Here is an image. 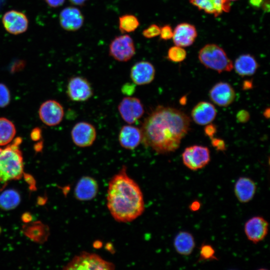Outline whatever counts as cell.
Instances as JSON below:
<instances>
[{
    "label": "cell",
    "instance_id": "1",
    "mask_svg": "<svg viewBox=\"0 0 270 270\" xmlns=\"http://www.w3.org/2000/svg\"><path fill=\"white\" fill-rule=\"evenodd\" d=\"M190 118L174 108L157 106L144 120L142 142L158 154L176 151L190 130Z\"/></svg>",
    "mask_w": 270,
    "mask_h": 270
},
{
    "label": "cell",
    "instance_id": "2",
    "mask_svg": "<svg viewBox=\"0 0 270 270\" xmlns=\"http://www.w3.org/2000/svg\"><path fill=\"white\" fill-rule=\"evenodd\" d=\"M106 204L112 216L117 222L133 221L144 210V202L138 184L127 173L126 166L110 180Z\"/></svg>",
    "mask_w": 270,
    "mask_h": 270
},
{
    "label": "cell",
    "instance_id": "3",
    "mask_svg": "<svg viewBox=\"0 0 270 270\" xmlns=\"http://www.w3.org/2000/svg\"><path fill=\"white\" fill-rule=\"evenodd\" d=\"M20 138L4 148H0V182L18 180L24 172L23 158L19 146Z\"/></svg>",
    "mask_w": 270,
    "mask_h": 270
},
{
    "label": "cell",
    "instance_id": "4",
    "mask_svg": "<svg viewBox=\"0 0 270 270\" xmlns=\"http://www.w3.org/2000/svg\"><path fill=\"white\" fill-rule=\"evenodd\" d=\"M200 62L206 68L218 73L229 72L233 69V62L224 50L214 44H208L199 51Z\"/></svg>",
    "mask_w": 270,
    "mask_h": 270
},
{
    "label": "cell",
    "instance_id": "5",
    "mask_svg": "<svg viewBox=\"0 0 270 270\" xmlns=\"http://www.w3.org/2000/svg\"><path fill=\"white\" fill-rule=\"evenodd\" d=\"M66 270H112L115 265L95 253L82 252L64 268Z\"/></svg>",
    "mask_w": 270,
    "mask_h": 270
},
{
    "label": "cell",
    "instance_id": "6",
    "mask_svg": "<svg viewBox=\"0 0 270 270\" xmlns=\"http://www.w3.org/2000/svg\"><path fill=\"white\" fill-rule=\"evenodd\" d=\"M182 156L184 165L192 170L204 168L210 160V152L208 148L200 145L186 147Z\"/></svg>",
    "mask_w": 270,
    "mask_h": 270
},
{
    "label": "cell",
    "instance_id": "7",
    "mask_svg": "<svg viewBox=\"0 0 270 270\" xmlns=\"http://www.w3.org/2000/svg\"><path fill=\"white\" fill-rule=\"evenodd\" d=\"M135 52L134 41L127 34L116 36L110 45V55L118 62H126L130 60Z\"/></svg>",
    "mask_w": 270,
    "mask_h": 270
},
{
    "label": "cell",
    "instance_id": "8",
    "mask_svg": "<svg viewBox=\"0 0 270 270\" xmlns=\"http://www.w3.org/2000/svg\"><path fill=\"white\" fill-rule=\"evenodd\" d=\"M66 94L71 100L82 102L89 100L93 96L94 91L90 83L86 78L76 76L68 80Z\"/></svg>",
    "mask_w": 270,
    "mask_h": 270
},
{
    "label": "cell",
    "instance_id": "9",
    "mask_svg": "<svg viewBox=\"0 0 270 270\" xmlns=\"http://www.w3.org/2000/svg\"><path fill=\"white\" fill-rule=\"evenodd\" d=\"M118 112L122 120L131 124L140 118L144 112V107L141 100L138 98L127 96L119 103Z\"/></svg>",
    "mask_w": 270,
    "mask_h": 270
},
{
    "label": "cell",
    "instance_id": "10",
    "mask_svg": "<svg viewBox=\"0 0 270 270\" xmlns=\"http://www.w3.org/2000/svg\"><path fill=\"white\" fill-rule=\"evenodd\" d=\"M70 134L74 144L80 148L91 146L94 142L97 134L94 125L86 122H80L76 124Z\"/></svg>",
    "mask_w": 270,
    "mask_h": 270
},
{
    "label": "cell",
    "instance_id": "11",
    "mask_svg": "<svg viewBox=\"0 0 270 270\" xmlns=\"http://www.w3.org/2000/svg\"><path fill=\"white\" fill-rule=\"evenodd\" d=\"M269 224L263 217L254 216L244 224V232L247 238L254 244L263 240L268 232Z\"/></svg>",
    "mask_w": 270,
    "mask_h": 270
},
{
    "label": "cell",
    "instance_id": "12",
    "mask_svg": "<svg viewBox=\"0 0 270 270\" xmlns=\"http://www.w3.org/2000/svg\"><path fill=\"white\" fill-rule=\"evenodd\" d=\"M38 115L44 124L48 126H54L59 124L62 120L64 110L57 101L48 100L40 106Z\"/></svg>",
    "mask_w": 270,
    "mask_h": 270
},
{
    "label": "cell",
    "instance_id": "13",
    "mask_svg": "<svg viewBox=\"0 0 270 270\" xmlns=\"http://www.w3.org/2000/svg\"><path fill=\"white\" fill-rule=\"evenodd\" d=\"M209 97L216 105L222 107H226L234 101L236 92L229 83L220 82L210 88L209 91Z\"/></svg>",
    "mask_w": 270,
    "mask_h": 270
},
{
    "label": "cell",
    "instance_id": "14",
    "mask_svg": "<svg viewBox=\"0 0 270 270\" xmlns=\"http://www.w3.org/2000/svg\"><path fill=\"white\" fill-rule=\"evenodd\" d=\"M156 70L153 64L147 61L136 62L130 72L131 80L136 85L142 86L151 83L154 78Z\"/></svg>",
    "mask_w": 270,
    "mask_h": 270
},
{
    "label": "cell",
    "instance_id": "15",
    "mask_svg": "<svg viewBox=\"0 0 270 270\" xmlns=\"http://www.w3.org/2000/svg\"><path fill=\"white\" fill-rule=\"evenodd\" d=\"M2 24L10 34H17L24 32L28 27V20L23 13L12 10L6 12L2 17Z\"/></svg>",
    "mask_w": 270,
    "mask_h": 270
},
{
    "label": "cell",
    "instance_id": "16",
    "mask_svg": "<svg viewBox=\"0 0 270 270\" xmlns=\"http://www.w3.org/2000/svg\"><path fill=\"white\" fill-rule=\"evenodd\" d=\"M198 36L195 26L189 23L182 22L173 30L172 40L176 46L188 47L194 42Z\"/></svg>",
    "mask_w": 270,
    "mask_h": 270
},
{
    "label": "cell",
    "instance_id": "17",
    "mask_svg": "<svg viewBox=\"0 0 270 270\" xmlns=\"http://www.w3.org/2000/svg\"><path fill=\"white\" fill-rule=\"evenodd\" d=\"M98 191L97 181L89 176H84L78 182L74 190L75 198L80 201H88L94 198Z\"/></svg>",
    "mask_w": 270,
    "mask_h": 270
},
{
    "label": "cell",
    "instance_id": "18",
    "mask_svg": "<svg viewBox=\"0 0 270 270\" xmlns=\"http://www.w3.org/2000/svg\"><path fill=\"white\" fill-rule=\"evenodd\" d=\"M140 128L130 124L122 126L118 134V140L122 147L132 150L142 142Z\"/></svg>",
    "mask_w": 270,
    "mask_h": 270
},
{
    "label": "cell",
    "instance_id": "19",
    "mask_svg": "<svg viewBox=\"0 0 270 270\" xmlns=\"http://www.w3.org/2000/svg\"><path fill=\"white\" fill-rule=\"evenodd\" d=\"M216 114V110L212 103L202 101L192 108L191 117L196 124L205 126L211 123L215 119Z\"/></svg>",
    "mask_w": 270,
    "mask_h": 270
},
{
    "label": "cell",
    "instance_id": "20",
    "mask_svg": "<svg viewBox=\"0 0 270 270\" xmlns=\"http://www.w3.org/2000/svg\"><path fill=\"white\" fill-rule=\"evenodd\" d=\"M190 2L199 10L217 17L223 12L230 10V2L228 0H188Z\"/></svg>",
    "mask_w": 270,
    "mask_h": 270
},
{
    "label": "cell",
    "instance_id": "21",
    "mask_svg": "<svg viewBox=\"0 0 270 270\" xmlns=\"http://www.w3.org/2000/svg\"><path fill=\"white\" fill-rule=\"evenodd\" d=\"M60 22L61 26L66 30L74 31L78 30L84 22V16L76 8L68 6L60 13Z\"/></svg>",
    "mask_w": 270,
    "mask_h": 270
},
{
    "label": "cell",
    "instance_id": "22",
    "mask_svg": "<svg viewBox=\"0 0 270 270\" xmlns=\"http://www.w3.org/2000/svg\"><path fill=\"white\" fill-rule=\"evenodd\" d=\"M256 191V185L250 178L241 176L234 186V193L238 200L241 203H247L254 197Z\"/></svg>",
    "mask_w": 270,
    "mask_h": 270
},
{
    "label": "cell",
    "instance_id": "23",
    "mask_svg": "<svg viewBox=\"0 0 270 270\" xmlns=\"http://www.w3.org/2000/svg\"><path fill=\"white\" fill-rule=\"evenodd\" d=\"M259 67L254 57L250 54H242L238 56L233 64L236 73L241 76L254 74Z\"/></svg>",
    "mask_w": 270,
    "mask_h": 270
},
{
    "label": "cell",
    "instance_id": "24",
    "mask_svg": "<svg viewBox=\"0 0 270 270\" xmlns=\"http://www.w3.org/2000/svg\"><path fill=\"white\" fill-rule=\"evenodd\" d=\"M196 246L193 235L187 231H180L174 240V248L178 254L188 256L193 252Z\"/></svg>",
    "mask_w": 270,
    "mask_h": 270
},
{
    "label": "cell",
    "instance_id": "25",
    "mask_svg": "<svg viewBox=\"0 0 270 270\" xmlns=\"http://www.w3.org/2000/svg\"><path fill=\"white\" fill-rule=\"evenodd\" d=\"M20 201L18 192L8 189L0 194V208L3 210H11L16 207Z\"/></svg>",
    "mask_w": 270,
    "mask_h": 270
},
{
    "label": "cell",
    "instance_id": "26",
    "mask_svg": "<svg viewBox=\"0 0 270 270\" xmlns=\"http://www.w3.org/2000/svg\"><path fill=\"white\" fill-rule=\"evenodd\" d=\"M16 133L14 124L8 119L0 118V146L8 144Z\"/></svg>",
    "mask_w": 270,
    "mask_h": 270
},
{
    "label": "cell",
    "instance_id": "27",
    "mask_svg": "<svg viewBox=\"0 0 270 270\" xmlns=\"http://www.w3.org/2000/svg\"><path fill=\"white\" fill-rule=\"evenodd\" d=\"M119 29L122 33L134 32L139 26L138 18L132 14H124L119 18Z\"/></svg>",
    "mask_w": 270,
    "mask_h": 270
},
{
    "label": "cell",
    "instance_id": "28",
    "mask_svg": "<svg viewBox=\"0 0 270 270\" xmlns=\"http://www.w3.org/2000/svg\"><path fill=\"white\" fill-rule=\"evenodd\" d=\"M186 56V52L184 48L174 46L170 47L168 52L167 58L170 62H180L184 61Z\"/></svg>",
    "mask_w": 270,
    "mask_h": 270
},
{
    "label": "cell",
    "instance_id": "29",
    "mask_svg": "<svg viewBox=\"0 0 270 270\" xmlns=\"http://www.w3.org/2000/svg\"><path fill=\"white\" fill-rule=\"evenodd\" d=\"M218 260L214 248L210 244H202L200 248V260Z\"/></svg>",
    "mask_w": 270,
    "mask_h": 270
},
{
    "label": "cell",
    "instance_id": "30",
    "mask_svg": "<svg viewBox=\"0 0 270 270\" xmlns=\"http://www.w3.org/2000/svg\"><path fill=\"white\" fill-rule=\"evenodd\" d=\"M10 102V93L8 88L0 84V108L6 106Z\"/></svg>",
    "mask_w": 270,
    "mask_h": 270
},
{
    "label": "cell",
    "instance_id": "31",
    "mask_svg": "<svg viewBox=\"0 0 270 270\" xmlns=\"http://www.w3.org/2000/svg\"><path fill=\"white\" fill-rule=\"evenodd\" d=\"M160 28L156 24H152L144 30L142 32L144 37L148 38H154L160 35Z\"/></svg>",
    "mask_w": 270,
    "mask_h": 270
},
{
    "label": "cell",
    "instance_id": "32",
    "mask_svg": "<svg viewBox=\"0 0 270 270\" xmlns=\"http://www.w3.org/2000/svg\"><path fill=\"white\" fill-rule=\"evenodd\" d=\"M160 37L164 40H168L172 38L173 30L170 25H164L160 28Z\"/></svg>",
    "mask_w": 270,
    "mask_h": 270
},
{
    "label": "cell",
    "instance_id": "33",
    "mask_svg": "<svg viewBox=\"0 0 270 270\" xmlns=\"http://www.w3.org/2000/svg\"><path fill=\"white\" fill-rule=\"evenodd\" d=\"M212 146L218 151L223 152L226 150V145L224 141L220 138L212 137L210 138Z\"/></svg>",
    "mask_w": 270,
    "mask_h": 270
},
{
    "label": "cell",
    "instance_id": "34",
    "mask_svg": "<svg viewBox=\"0 0 270 270\" xmlns=\"http://www.w3.org/2000/svg\"><path fill=\"white\" fill-rule=\"evenodd\" d=\"M236 118L239 122L246 123L249 120L250 114L248 110H241L238 112Z\"/></svg>",
    "mask_w": 270,
    "mask_h": 270
},
{
    "label": "cell",
    "instance_id": "35",
    "mask_svg": "<svg viewBox=\"0 0 270 270\" xmlns=\"http://www.w3.org/2000/svg\"><path fill=\"white\" fill-rule=\"evenodd\" d=\"M136 84H134L126 83L122 87V92L127 96H130L134 92Z\"/></svg>",
    "mask_w": 270,
    "mask_h": 270
},
{
    "label": "cell",
    "instance_id": "36",
    "mask_svg": "<svg viewBox=\"0 0 270 270\" xmlns=\"http://www.w3.org/2000/svg\"><path fill=\"white\" fill-rule=\"evenodd\" d=\"M216 130V126L211 123L206 125L204 128V134L210 138L214 136Z\"/></svg>",
    "mask_w": 270,
    "mask_h": 270
},
{
    "label": "cell",
    "instance_id": "37",
    "mask_svg": "<svg viewBox=\"0 0 270 270\" xmlns=\"http://www.w3.org/2000/svg\"><path fill=\"white\" fill-rule=\"evenodd\" d=\"M48 4L52 7H58L62 5L65 0H46Z\"/></svg>",
    "mask_w": 270,
    "mask_h": 270
},
{
    "label": "cell",
    "instance_id": "38",
    "mask_svg": "<svg viewBox=\"0 0 270 270\" xmlns=\"http://www.w3.org/2000/svg\"><path fill=\"white\" fill-rule=\"evenodd\" d=\"M201 206L200 202L198 200H194L192 202L190 205V210L193 212L198 210Z\"/></svg>",
    "mask_w": 270,
    "mask_h": 270
},
{
    "label": "cell",
    "instance_id": "39",
    "mask_svg": "<svg viewBox=\"0 0 270 270\" xmlns=\"http://www.w3.org/2000/svg\"><path fill=\"white\" fill-rule=\"evenodd\" d=\"M264 0H249V3L254 8H261Z\"/></svg>",
    "mask_w": 270,
    "mask_h": 270
},
{
    "label": "cell",
    "instance_id": "40",
    "mask_svg": "<svg viewBox=\"0 0 270 270\" xmlns=\"http://www.w3.org/2000/svg\"><path fill=\"white\" fill-rule=\"evenodd\" d=\"M252 82L250 80H244L242 84L243 90H249L252 88Z\"/></svg>",
    "mask_w": 270,
    "mask_h": 270
},
{
    "label": "cell",
    "instance_id": "41",
    "mask_svg": "<svg viewBox=\"0 0 270 270\" xmlns=\"http://www.w3.org/2000/svg\"><path fill=\"white\" fill-rule=\"evenodd\" d=\"M261 8L266 12H268L270 10V2L269 0H264Z\"/></svg>",
    "mask_w": 270,
    "mask_h": 270
},
{
    "label": "cell",
    "instance_id": "42",
    "mask_svg": "<svg viewBox=\"0 0 270 270\" xmlns=\"http://www.w3.org/2000/svg\"><path fill=\"white\" fill-rule=\"evenodd\" d=\"M70 2L76 5H82L86 0H70Z\"/></svg>",
    "mask_w": 270,
    "mask_h": 270
},
{
    "label": "cell",
    "instance_id": "43",
    "mask_svg": "<svg viewBox=\"0 0 270 270\" xmlns=\"http://www.w3.org/2000/svg\"><path fill=\"white\" fill-rule=\"evenodd\" d=\"M270 110L269 108H266L263 112L264 116L266 118H270Z\"/></svg>",
    "mask_w": 270,
    "mask_h": 270
},
{
    "label": "cell",
    "instance_id": "44",
    "mask_svg": "<svg viewBox=\"0 0 270 270\" xmlns=\"http://www.w3.org/2000/svg\"><path fill=\"white\" fill-rule=\"evenodd\" d=\"M230 0V1H236V0Z\"/></svg>",
    "mask_w": 270,
    "mask_h": 270
}]
</instances>
